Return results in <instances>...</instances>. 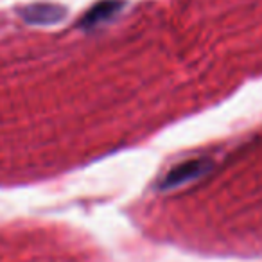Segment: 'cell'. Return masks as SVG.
Returning <instances> with one entry per match:
<instances>
[{"label": "cell", "instance_id": "7a4b0ae2", "mask_svg": "<svg viewBox=\"0 0 262 262\" xmlns=\"http://www.w3.org/2000/svg\"><path fill=\"white\" fill-rule=\"evenodd\" d=\"M208 167V162L207 160H189V162H183V164L176 165L174 169L165 174L164 182H162V189L167 190V189H174V187H180L182 183H187L190 180L198 178L200 174H203Z\"/></svg>", "mask_w": 262, "mask_h": 262}, {"label": "cell", "instance_id": "3957f363", "mask_svg": "<svg viewBox=\"0 0 262 262\" xmlns=\"http://www.w3.org/2000/svg\"><path fill=\"white\" fill-rule=\"evenodd\" d=\"M122 6H124V2H120V0H101L94 8H90L84 13V16L79 22L81 27H84V29H94V27L101 26V24L110 22V20L122 9Z\"/></svg>", "mask_w": 262, "mask_h": 262}, {"label": "cell", "instance_id": "6da1fadb", "mask_svg": "<svg viewBox=\"0 0 262 262\" xmlns=\"http://www.w3.org/2000/svg\"><path fill=\"white\" fill-rule=\"evenodd\" d=\"M18 13L27 24H33V26H52V24H58L65 18L67 9L56 4L38 2V4L26 6Z\"/></svg>", "mask_w": 262, "mask_h": 262}]
</instances>
